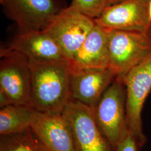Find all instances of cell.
<instances>
[{
	"instance_id": "1",
	"label": "cell",
	"mask_w": 151,
	"mask_h": 151,
	"mask_svg": "<svg viewBox=\"0 0 151 151\" xmlns=\"http://www.w3.org/2000/svg\"><path fill=\"white\" fill-rule=\"evenodd\" d=\"M31 71L29 106L43 113H62L71 100L66 60H29Z\"/></svg>"
},
{
	"instance_id": "2",
	"label": "cell",
	"mask_w": 151,
	"mask_h": 151,
	"mask_svg": "<svg viewBox=\"0 0 151 151\" xmlns=\"http://www.w3.org/2000/svg\"><path fill=\"white\" fill-rule=\"evenodd\" d=\"M127 92L122 78L116 77L103 93L93 116L101 133L115 150L129 134L126 116Z\"/></svg>"
},
{
	"instance_id": "3",
	"label": "cell",
	"mask_w": 151,
	"mask_h": 151,
	"mask_svg": "<svg viewBox=\"0 0 151 151\" xmlns=\"http://www.w3.org/2000/svg\"><path fill=\"white\" fill-rule=\"evenodd\" d=\"M122 80L127 92L128 131L141 149L147 141L143 132L142 113L146 99L151 92V53L130 69Z\"/></svg>"
},
{
	"instance_id": "4",
	"label": "cell",
	"mask_w": 151,
	"mask_h": 151,
	"mask_svg": "<svg viewBox=\"0 0 151 151\" xmlns=\"http://www.w3.org/2000/svg\"><path fill=\"white\" fill-rule=\"evenodd\" d=\"M108 41V68L116 76L124 75L151 53V36L143 32L105 30Z\"/></svg>"
},
{
	"instance_id": "5",
	"label": "cell",
	"mask_w": 151,
	"mask_h": 151,
	"mask_svg": "<svg viewBox=\"0 0 151 151\" xmlns=\"http://www.w3.org/2000/svg\"><path fill=\"white\" fill-rule=\"evenodd\" d=\"M6 16L19 32L44 31L68 6L65 0H0Z\"/></svg>"
},
{
	"instance_id": "6",
	"label": "cell",
	"mask_w": 151,
	"mask_h": 151,
	"mask_svg": "<svg viewBox=\"0 0 151 151\" xmlns=\"http://www.w3.org/2000/svg\"><path fill=\"white\" fill-rule=\"evenodd\" d=\"M0 91L11 104L29 106L31 71L29 59L20 53L1 48L0 52Z\"/></svg>"
},
{
	"instance_id": "7",
	"label": "cell",
	"mask_w": 151,
	"mask_h": 151,
	"mask_svg": "<svg viewBox=\"0 0 151 151\" xmlns=\"http://www.w3.org/2000/svg\"><path fill=\"white\" fill-rule=\"evenodd\" d=\"M95 25L94 19L68 6L44 31L58 44L67 62L80 48Z\"/></svg>"
},
{
	"instance_id": "8",
	"label": "cell",
	"mask_w": 151,
	"mask_h": 151,
	"mask_svg": "<svg viewBox=\"0 0 151 151\" xmlns=\"http://www.w3.org/2000/svg\"><path fill=\"white\" fill-rule=\"evenodd\" d=\"M72 130L77 151H115L97 127L93 109L71 99L62 112Z\"/></svg>"
},
{
	"instance_id": "9",
	"label": "cell",
	"mask_w": 151,
	"mask_h": 151,
	"mask_svg": "<svg viewBox=\"0 0 151 151\" xmlns=\"http://www.w3.org/2000/svg\"><path fill=\"white\" fill-rule=\"evenodd\" d=\"M150 1L124 0L107 6L95 22L105 30L143 32L151 36Z\"/></svg>"
},
{
	"instance_id": "10",
	"label": "cell",
	"mask_w": 151,
	"mask_h": 151,
	"mask_svg": "<svg viewBox=\"0 0 151 151\" xmlns=\"http://www.w3.org/2000/svg\"><path fill=\"white\" fill-rule=\"evenodd\" d=\"M30 129L46 151H77L70 126L62 113L35 111Z\"/></svg>"
},
{
	"instance_id": "11",
	"label": "cell",
	"mask_w": 151,
	"mask_h": 151,
	"mask_svg": "<svg viewBox=\"0 0 151 151\" xmlns=\"http://www.w3.org/2000/svg\"><path fill=\"white\" fill-rule=\"evenodd\" d=\"M115 78L109 68L89 69L70 74L71 99L93 109Z\"/></svg>"
},
{
	"instance_id": "12",
	"label": "cell",
	"mask_w": 151,
	"mask_h": 151,
	"mask_svg": "<svg viewBox=\"0 0 151 151\" xmlns=\"http://www.w3.org/2000/svg\"><path fill=\"white\" fill-rule=\"evenodd\" d=\"M109 62L106 32L96 25L71 59L67 61L70 74L89 69L106 68Z\"/></svg>"
},
{
	"instance_id": "13",
	"label": "cell",
	"mask_w": 151,
	"mask_h": 151,
	"mask_svg": "<svg viewBox=\"0 0 151 151\" xmlns=\"http://www.w3.org/2000/svg\"><path fill=\"white\" fill-rule=\"evenodd\" d=\"M5 48L27 57L29 60H65L60 47L45 31L19 32Z\"/></svg>"
},
{
	"instance_id": "14",
	"label": "cell",
	"mask_w": 151,
	"mask_h": 151,
	"mask_svg": "<svg viewBox=\"0 0 151 151\" xmlns=\"http://www.w3.org/2000/svg\"><path fill=\"white\" fill-rule=\"evenodd\" d=\"M35 110L28 105H10L0 110V135H9L30 128Z\"/></svg>"
},
{
	"instance_id": "15",
	"label": "cell",
	"mask_w": 151,
	"mask_h": 151,
	"mask_svg": "<svg viewBox=\"0 0 151 151\" xmlns=\"http://www.w3.org/2000/svg\"><path fill=\"white\" fill-rule=\"evenodd\" d=\"M0 151H46L30 128L19 133L0 136Z\"/></svg>"
},
{
	"instance_id": "16",
	"label": "cell",
	"mask_w": 151,
	"mask_h": 151,
	"mask_svg": "<svg viewBox=\"0 0 151 151\" xmlns=\"http://www.w3.org/2000/svg\"><path fill=\"white\" fill-rule=\"evenodd\" d=\"M107 6L108 0H72L70 7L95 19Z\"/></svg>"
},
{
	"instance_id": "17",
	"label": "cell",
	"mask_w": 151,
	"mask_h": 151,
	"mask_svg": "<svg viewBox=\"0 0 151 151\" xmlns=\"http://www.w3.org/2000/svg\"><path fill=\"white\" fill-rule=\"evenodd\" d=\"M140 150L135 139L129 133L115 148V151H139Z\"/></svg>"
},
{
	"instance_id": "18",
	"label": "cell",
	"mask_w": 151,
	"mask_h": 151,
	"mask_svg": "<svg viewBox=\"0 0 151 151\" xmlns=\"http://www.w3.org/2000/svg\"><path fill=\"white\" fill-rule=\"evenodd\" d=\"M124 0H108V6L112 5L114 4H116L119 2H121Z\"/></svg>"
},
{
	"instance_id": "19",
	"label": "cell",
	"mask_w": 151,
	"mask_h": 151,
	"mask_svg": "<svg viewBox=\"0 0 151 151\" xmlns=\"http://www.w3.org/2000/svg\"><path fill=\"white\" fill-rule=\"evenodd\" d=\"M149 15H150V18L151 21V0L150 1V4H149Z\"/></svg>"
}]
</instances>
